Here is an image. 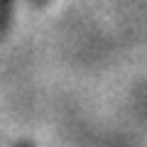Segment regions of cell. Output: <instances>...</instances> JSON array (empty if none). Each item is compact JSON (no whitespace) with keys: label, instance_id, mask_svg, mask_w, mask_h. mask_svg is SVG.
Returning <instances> with one entry per match:
<instances>
[{"label":"cell","instance_id":"3","mask_svg":"<svg viewBox=\"0 0 147 147\" xmlns=\"http://www.w3.org/2000/svg\"><path fill=\"white\" fill-rule=\"evenodd\" d=\"M32 3H34V5H44V3H47V0H32Z\"/></svg>","mask_w":147,"mask_h":147},{"label":"cell","instance_id":"2","mask_svg":"<svg viewBox=\"0 0 147 147\" xmlns=\"http://www.w3.org/2000/svg\"><path fill=\"white\" fill-rule=\"evenodd\" d=\"M15 147H34V145H32V142H27V140H25V142H20V145H15Z\"/></svg>","mask_w":147,"mask_h":147},{"label":"cell","instance_id":"1","mask_svg":"<svg viewBox=\"0 0 147 147\" xmlns=\"http://www.w3.org/2000/svg\"><path fill=\"white\" fill-rule=\"evenodd\" d=\"M12 7H15V0H0V39L7 34L12 25Z\"/></svg>","mask_w":147,"mask_h":147}]
</instances>
